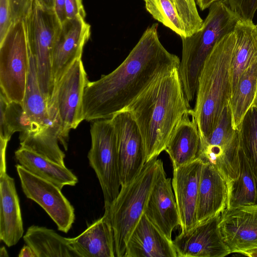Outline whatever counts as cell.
<instances>
[{
	"instance_id": "cell-1",
	"label": "cell",
	"mask_w": 257,
	"mask_h": 257,
	"mask_svg": "<svg viewBox=\"0 0 257 257\" xmlns=\"http://www.w3.org/2000/svg\"><path fill=\"white\" fill-rule=\"evenodd\" d=\"M157 24L148 27L125 60L111 73L88 81L82 96L84 120L110 118L123 110L158 76L178 68L180 59L160 41Z\"/></svg>"
},
{
	"instance_id": "cell-2",
	"label": "cell",
	"mask_w": 257,
	"mask_h": 257,
	"mask_svg": "<svg viewBox=\"0 0 257 257\" xmlns=\"http://www.w3.org/2000/svg\"><path fill=\"white\" fill-rule=\"evenodd\" d=\"M189 108L178 68H175L158 76L123 110L131 113L139 128L146 163L165 151L175 128Z\"/></svg>"
},
{
	"instance_id": "cell-3",
	"label": "cell",
	"mask_w": 257,
	"mask_h": 257,
	"mask_svg": "<svg viewBox=\"0 0 257 257\" xmlns=\"http://www.w3.org/2000/svg\"><path fill=\"white\" fill-rule=\"evenodd\" d=\"M236 38L234 31L224 36L206 58L198 83L194 111L201 142L216 127L232 94L231 67Z\"/></svg>"
},
{
	"instance_id": "cell-4",
	"label": "cell",
	"mask_w": 257,
	"mask_h": 257,
	"mask_svg": "<svg viewBox=\"0 0 257 257\" xmlns=\"http://www.w3.org/2000/svg\"><path fill=\"white\" fill-rule=\"evenodd\" d=\"M209 8L201 29L189 37L181 38L182 57L178 70L189 103L196 97L199 76L206 58L224 36L234 31L240 20L224 0L214 2Z\"/></svg>"
},
{
	"instance_id": "cell-5",
	"label": "cell",
	"mask_w": 257,
	"mask_h": 257,
	"mask_svg": "<svg viewBox=\"0 0 257 257\" xmlns=\"http://www.w3.org/2000/svg\"><path fill=\"white\" fill-rule=\"evenodd\" d=\"M163 163L155 158L146 163L139 175L121 186L116 198L104 206V214L114 233L115 255L123 257L127 241L146 207Z\"/></svg>"
},
{
	"instance_id": "cell-6",
	"label": "cell",
	"mask_w": 257,
	"mask_h": 257,
	"mask_svg": "<svg viewBox=\"0 0 257 257\" xmlns=\"http://www.w3.org/2000/svg\"><path fill=\"white\" fill-rule=\"evenodd\" d=\"M30 55L36 68L42 93L49 103L55 84L52 70L53 45L61 23L54 10L40 6L33 0L31 9L24 20Z\"/></svg>"
},
{
	"instance_id": "cell-7",
	"label": "cell",
	"mask_w": 257,
	"mask_h": 257,
	"mask_svg": "<svg viewBox=\"0 0 257 257\" xmlns=\"http://www.w3.org/2000/svg\"><path fill=\"white\" fill-rule=\"evenodd\" d=\"M90 132L91 145L87 157L99 181L106 206L116 198L121 188L116 134L110 118L95 120Z\"/></svg>"
},
{
	"instance_id": "cell-8",
	"label": "cell",
	"mask_w": 257,
	"mask_h": 257,
	"mask_svg": "<svg viewBox=\"0 0 257 257\" xmlns=\"http://www.w3.org/2000/svg\"><path fill=\"white\" fill-rule=\"evenodd\" d=\"M24 20L12 25L0 43V86L10 101L23 103L30 63Z\"/></svg>"
},
{
	"instance_id": "cell-9",
	"label": "cell",
	"mask_w": 257,
	"mask_h": 257,
	"mask_svg": "<svg viewBox=\"0 0 257 257\" xmlns=\"http://www.w3.org/2000/svg\"><path fill=\"white\" fill-rule=\"evenodd\" d=\"M239 150L237 134L233 127L229 103L224 108L210 136L201 142L200 159L215 167L228 187L239 176Z\"/></svg>"
},
{
	"instance_id": "cell-10",
	"label": "cell",
	"mask_w": 257,
	"mask_h": 257,
	"mask_svg": "<svg viewBox=\"0 0 257 257\" xmlns=\"http://www.w3.org/2000/svg\"><path fill=\"white\" fill-rule=\"evenodd\" d=\"M81 58L75 60L55 85L54 95L61 123V144L67 150L69 133L84 120L82 96L88 81Z\"/></svg>"
},
{
	"instance_id": "cell-11",
	"label": "cell",
	"mask_w": 257,
	"mask_h": 257,
	"mask_svg": "<svg viewBox=\"0 0 257 257\" xmlns=\"http://www.w3.org/2000/svg\"><path fill=\"white\" fill-rule=\"evenodd\" d=\"M16 168L26 196L42 207L56 224L59 230L68 232L74 222V208L61 189L20 164Z\"/></svg>"
},
{
	"instance_id": "cell-12",
	"label": "cell",
	"mask_w": 257,
	"mask_h": 257,
	"mask_svg": "<svg viewBox=\"0 0 257 257\" xmlns=\"http://www.w3.org/2000/svg\"><path fill=\"white\" fill-rule=\"evenodd\" d=\"M117 140L121 186L133 181L146 163L144 142L132 115L127 110L111 118Z\"/></svg>"
},
{
	"instance_id": "cell-13",
	"label": "cell",
	"mask_w": 257,
	"mask_h": 257,
	"mask_svg": "<svg viewBox=\"0 0 257 257\" xmlns=\"http://www.w3.org/2000/svg\"><path fill=\"white\" fill-rule=\"evenodd\" d=\"M220 216L198 223L172 240L178 257H224L231 253L219 229Z\"/></svg>"
},
{
	"instance_id": "cell-14",
	"label": "cell",
	"mask_w": 257,
	"mask_h": 257,
	"mask_svg": "<svg viewBox=\"0 0 257 257\" xmlns=\"http://www.w3.org/2000/svg\"><path fill=\"white\" fill-rule=\"evenodd\" d=\"M90 35V26L78 16L61 23L51 56L55 84H57L75 60L81 58L83 49Z\"/></svg>"
},
{
	"instance_id": "cell-15",
	"label": "cell",
	"mask_w": 257,
	"mask_h": 257,
	"mask_svg": "<svg viewBox=\"0 0 257 257\" xmlns=\"http://www.w3.org/2000/svg\"><path fill=\"white\" fill-rule=\"evenodd\" d=\"M219 227L231 253H240L257 247V203L226 208Z\"/></svg>"
},
{
	"instance_id": "cell-16",
	"label": "cell",
	"mask_w": 257,
	"mask_h": 257,
	"mask_svg": "<svg viewBox=\"0 0 257 257\" xmlns=\"http://www.w3.org/2000/svg\"><path fill=\"white\" fill-rule=\"evenodd\" d=\"M203 161L199 159L173 168L172 185L178 207L182 231L198 224L197 208Z\"/></svg>"
},
{
	"instance_id": "cell-17",
	"label": "cell",
	"mask_w": 257,
	"mask_h": 257,
	"mask_svg": "<svg viewBox=\"0 0 257 257\" xmlns=\"http://www.w3.org/2000/svg\"><path fill=\"white\" fill-rule=\"evenodd\" d=\"M153 18L178 35L189 37L199 31L203 21L195 0H144Z\"/></svg>"
},
{
	"instance_id": "cell-18",
	"label": "cell",
	"mask_w": 257,
	"mask_h": 257,
	"mask_svg": "<svg viewBox=\"0 0 257 257\" xmlns=\"http://www.w3.org/2000/svg\"><path fill=\"white\" fill-rule=\"evenodd\" d=\"M144 214L170 240L180 225L178 207L172 180L167 178L163 165L150 195Z\"/></svg>"
},
{
	"instance_id": "cell-19",
	"label": "cell",
	"mask_w": 257,
	"mask_h": 257,
	"mask_svg": "<svg viewBox=\"0 0 257 257\" xmlns=\"http://www.w3.org/2000/svg\"><path fill=\"white\" fill-rule=\"evenodd\" d=\"M123 257H178L169 239L144 213L126 243Z\"/></svg>"
},
{
	"instance_id": "cell-20",
	"label": "cell",
	"mask_w": 257,
	"mask_h": 257,
	"mask_svg": "<svg viewBox=\"0 0 257 257\" xmlns=\"http://www.w3.org/2000/svg\"><path fill=\"white\" fill-rule=\"evenodd\" d=\"M165 151L170 157L173 168L200 159V136L193 109L190 108L184 113Z\"/></svg>"
},
{
	"instance_id": "cell-21",
	"label": "cell",
	"mask_w": 257,
	"mask_h": 257,
	"mask_svg": "<svg viewBox=\"0 0 257 257\" xmlns=\"http://www.w3.org/2000/svg\"><path fill=\"white\" fill-rule=\"evenodd\" d=\"M227 198L225 180L214 166L204 162L198 190V223L220 214L227 208Z\"/></svg>"
},
{
	"instance_id": "cell-22",
	"label": "cell",
	"mask_w": 257,
	"mask_h": 257,
	"mask_svg": "<svg viewBox=\"0 0 257 257\" xmlns=\"http://www.w3.org/2000/svg\"><path fill=\"white\" fill-rule=\"evenodd\" d=\"M0 239L8 246L17 244L24 233L19 198L14 178L0 175Z\"/></svg>"
},
{
	"instance_id": "cell-23",
	"label": "cell",
	"mask_w": 257,
	"mask_h": 257,
	"mask_svg": "<svg viewBox=\"0 0 257 257\" xmlns=\"http://www.w3.org/2000/svg\"><path fill=\"white\" fill-rule=\"evenodd\" d=\"M48 111L51 117L50 124L36 131L20 133V144L21 147L65 166V155L58 145L61 140V123L55 99L48 105Z\"/></svg>"
},
{
	"instance_id": "cell-24",
	"label": "cell",
	"mask_w": 257,
	"mask_h": 257,
	"mask_svg": "<svg viewBox=\"0 0 257 257\" xmlns=\"http://www.w3.org/2000/svg\"><path fill=\"white\" fill-rule=\"evenodd\" d=\"M71 242L80 257L116 256L113 231L104 214Z\"/></svg>"
},
{
	"instance_id": "cell-25",
	"label": "cell",
	"mask_w": 257,
	"mask_h": 257,
	"mask_svg": "<svg viewBox=\"0 0 257 257\" xmlns=\"http://www.w3.org/2000/svg\"><path fill=\"white\" fill-rule=\"evenodd\" d=\"M15 158L22 167L33 174L49 181L62 189L75 186L77 177L65 166L59 164L30 149L20 147Z\"/></svg>"
},
{
	"instance_id": "cell-26",
	"label": "cell",
	"mask_w": 257,
	"mask_h": 257,
	"mask_svg": "<svg viewBox=\"0 0 257 257\" xmlns=\"http://www.w3.org/2000/svg\"><path fill=\"white\" fill-rule=\"evenodd\" d=\"M234 33L236 41L231 61L232 93L242 73L257 58V26L252 21L240 20Z\"/></svg>"
},
{
	"instance_id": "cell-27",
	"label": "cell",
	"mask_w": 257,
	"mask_h": 257,
	"mask_svg": "<svg viewBox=\"0 0 257 257\" xmlns=\"http://www.w3.org/2000/svg\"><path fill=\"white\" fill-rule=\"evenodd\" d=\"M23 239L37 257H80L71 244V238L64 237L46 227L30 226Z\"/></svg>"
},
{
	"instance_id": "cell-28",
	"label": "cell",
	"mask_w": 257,
	"mask_h": 257,
	"mask_svg": "<svg viewBox=\"0 0 257 257\" xmlns=\"http://www.w3.org/2000/svg\"><path fill=\"white\" fill-rule=\"evenodd\" d=\"M23 104L36 130L49 124L48 103L40 89L35 63L31 55Z\"/></svg>"
},
{
	"instance_id": "cell-29",
	"label": "cell",
	"mask_w": 257,
	"mask_h": 257,
	"mask_svg": "<svg viewBox=\"0 0 257 257\" xmlns=\"http://www.w3.org/2000/svg\"><path fill=\"white\" fill-rule=\"evenodd\" d=\"M257 88V58L242 73L230 99L232 121L236 130L253 101Z\"/></svg>"
},
{
	"instance_id": "cell-30",
	"label": "cell",
	"mask_w": 257,
	"mask_h": 257,
	"mask_svg": "<svg viewBox=\"0 0 257 257\" xmlns=\"http://www.w3.org/2000/svg\"><path fill=\"white\" fill-rule=\"evenodd\" d=\"M239 174L228 186L226 208L257 203V183L242 152L239 150Z\"/></svg>"
},
{
	"instance_id": "cell-31",
	"label": "cell",
	"mask_w": 257,
	"mask_h": 257,
	"mask_svg": "<svg viewBox=\"0 0 257 257\" xmlns=\"http://www.w3.org/2000/svg\"><path fill=\"white\" fill-rule=\"evenodd\" d=\"M0 138L10 141L15 132L29 133L36 128L22 103L10 101L0 92Z\"/></svg>"
},
{
	"instance_id": "cell-32",
	"label": "cell",
	"mask_w": 257,
	"mask_h": 257,
	"mask_svg": "<svg viewBox=\"0 0 257 257\" xmlns=\"http://www.w3.org/2000/svg\"><path fill=\"white\" fill-rule=\"evenodd\" d=\"M239 149L257 183V108L251 105L236 128Z\"/></svg>"
},
{
	"instance_id": "cell-33",
	"label": "cell",
	"mask_w": 257,
	"mask_h": 257,
	"mask_svg": "<svg viewBox=\"0 0 257 257\" xmlns=\"http://www.w3.org/2000/svg\"><path fill=\"white\" fill-rule=\"evenodd\" d=\"M230 9L243 21H252L257 10V0H224Z\"/></svg>"
},
{
	"instance_id": "cell-34",
	"label": "cell",
	"mask_w": 257,
	"mask_h": 257,
	"mask_svg": "<svg viewBox=\"0 0 257 257\" xmlns=\"http://www.w3.org/2000/svg\"><path fill=\"white\" fill-rule=\"evenodd\" d=\"M13 24L24 20L30 12L33 0H9Z\"/></svg>"
},
{
	"instance_id": "cell-35",
	"label": "cell",
	"mask_w": 257,
	"mask_h": 257,
	"mask_svg": "<svg viewBox=\"0 0 257 257\" xmlns=\"http://www.w3.org/2000/svg\"><path fill=\"white\" fill-rule=\"evenodd\" d=\"M13 25L9 0H0V43Z\"/></svg>"
},
{
	"instance_id": "cell-36",
	"label": "cell",
	"mask_w": 257,
	"mask_h": 257,
	"mask_svg": "<svg viewBox=\"0 0 257 257\" xmlns=\"http://www.w3.org/2000/svg\"><path fill=\"white\" fill-rule=\"evenodd\" d=\"M65 12L67 19L80 16L85 19V12L81 0H65Z\"/></svg>"
},
{
	"instance_id": "cell-37",
	"label": "cell",
	"mask_w": 257,
	"mask_h": 257,
	"mask_svg": "<svg viewBox=\"0 0 257 257\" xmlns=\"http://www.w3.org/2000/svg\"><path fill=\"white\" fill-rule=\"evenodd\" d=\"M54 11L61 23L66 19L65 0H55Z\"/></svg>"
},
{
	"instance_id": "cell-38",
	"label": "cell",
	"mask_w": 257,
	"mask_h": 257,
	"mask_svg": "<svg viewBox=\"0 0 257 257\" xmlns=\"http://www.w3.org/2000/svg\"><path fill=\"white\" fill-rule=\"evenodd\" d=\"M1 140V163L0 175L6 172V152L9 141L0 138Z\"/></svg>"
},
{
	"instance_id": "cell-39",
	"label": "cell",
	"mask_w": 257,
	"mask_h": 257,
	"mask_svg": "<svg viewBox=\"0 0 257 257\" xmlns=\"http://www.w3.org/2000/svg\"><path fill=\"white\" fill-rule=\"evenodd\" d=\"M19 257H37L33 249L28 245H24L22 248Z\"/></svg>"
},
{
	"instance_id": "cell-40",
	"label": "cell",
	"mask_w": 257,
	"mask_h": 257,
	"mask_svg": "<svg viewBox=\"0 0 257 257\" xmlns=\"http://www.w3.org/2000/svg\"><path fill=\"white\" fill-rule=\"evenodd\" d=\"M38 4L43 8L54 10L55 0H36Z\"/></svg>"
},
{
	"instance_id": "cell-41",
	"label": "cell",
	"mask_w": 257,
	"mask_h": 257,
	"mask_svg": "<svg viewBox=\"0 0 257 257\" xmlns=\"http://www.w3.org/2000/svg\"><path fill=\"white\" fill-rule=\"evenodd\" d=\"M197 5L201 10L203 11L208 8L214 3V0H196Z\"/></svg>"
},
{
	"instance_id": "cell-42",
	"label": "cell",
	"mask_w": 257,
	"mask_h": 257,
	"mask_svg": "<svg viewBox=\"0 0 257 257\" xmlns=\"http://www.w3.org/2000/svg\"><path fill=\"white\" fill-rule=\"evenodd\" d=\"M239 253L249 257H257V247L241 252Z\"/></svg>"
},
{
	"instance_id": "cell-43",
	"label": "cell",
	"mask_w": 257,
	"mask_h": 257,
	"mask_svg": "<svg viewBox=\"0 0 257 257\" xmlns=\"http://www.w3.org/2000/svg\"><path fill=\"white\" fill-rule=\"evenodd\" d=\"M0 256H9L8 253L5 246H3L0 248Z\"/></svg>"
},
{
	"instance_id": "cell-44",
	"label": "cell",
	"mask_w": 257,
	"mask_h": 257,
	"mask_svg": "<svg viewBox=\"0 0 257 257\" xmlns=\"http://www.w3.org/2000/svg\"><path fill=\"white\" fill-rule=\"evenodd\" d=\"M251 105L255 106L257 108V88L256 90L255 97Z\"/></svg>"
},
{
	"instance_id": "cell-45",
	"label": "cell",
	"mask_w": 257,
	"mask_h": 257,
	"mask_svg": "<svg viewBox=\"0 0 257 257\" xmlns=\"http://www.w3.org/2000/svg\"><path fill=\"white\" fill-rule=\"evenodd\" d=\"M217 1H219V0H214V2Z\"/></svg>"
},
{
	"instance_id": "cell-46",
	"label": "cell",
	"mask_w": 257,
	"mask_h": 257,
	"mask_svg": "<svg viewBox=\"0 0 257 257\" xmlns=\"http://www.w3.org/2000/svg\"><path fill=\"white\" fill-rule=\"evenodd\" d=\"M257 26V25H256Z\"/></svg>"
}]
</instances>
